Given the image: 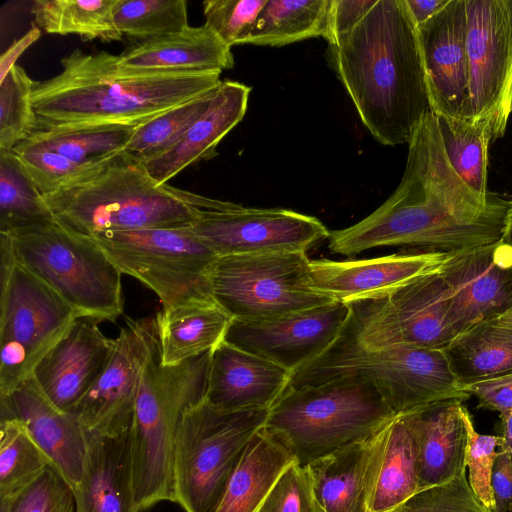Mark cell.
<instances>
[{
	"label": "cell",
	"mask_w": 512,
	"mask_h": 512,
	"mask_svg": "<svg viewBox=\"0 0 512 512\" xmlns=\"http://www.w3.org/2000/svg\"><path fill=\"white\" fill-rule=\"evenodd\" d=\"M507 208L508 201L480 195L457 174L429 110L408 141L397 189L361 221L331 231L328 249L352 256L387 246L452 253L490 245L502 239Z\"/></svg>",
	"instance_id": "1"
},
{
	"label": "cell",
	"mask_w": 512,
	"mask_h": 512,
	"mask_svg": "<svg viewBox=\"0 0 512 512\" xmlns=\"http://www.w3.org/2000/svg\"><path fill=\"white\" fill-rule=\"evenodd\" d=\"M325 56L374 139L408 143L430 101L418 26L405 0H376Z\"/></svg>",
	"instance_id": "2"
},
{
	"label": "cell",
	"mask_w": 512,
	"mask_h": 512,
	"mask_svg": "<svg viewBox=\"0 0 512 512\" xmlns=\"http://www.w3.org/2000/svg\"><path fill=\"white\" fill-rule=\"evenodd\" d=\"M59 74L34 81L38 130L119 124L137 127L216 89L221 71H157L120 66L118 56L75 49Z\"/></svg>",
	"instance_id": "3"
},
{
	"label": "cell",
	"mask_w": 512,
	"mask_h": 512,
	"mask_svg": "<svg viewBox=\"0 0 512 512\" xmlns=\"http://www.w3.org/2000/svg\"><path fill=\"white\" fill-rule=\"evenodd\" d=\"M42 198L58 221L89 237L188 226L202 211L236 204L159 184L123 152L88 177Z\"/></svg>",
	"instance_id": "4"
},
{
	"label": "cell",
	"mask_w": 512,
	"mask_h": 512,
	"mask_svg": "<svg viewBox=\"0 0 512 512\" xmlns=\"http://www.w3.org/2000/svg\"><path fill=\"white\" fill-rule=\"evenodd\" d=\"M395 416L371 383L348 376L318 385L288 386L269 409L264 428L296 463L307 466L368 440Z\"/></svg>",
	"instance_id": "5"
},
{
	"label": "cell",
	"mask_w": 512,
	"mask_h": 512,
	"mask_svg": "<svg viewBox=\"0 0 512 512\" xmlns=\"http://www.w3.org/2000/svg\"><path fill=\"white\" fill-rule=\"evenodd\" d=\"M211 351L178 365H163L159 347L141 378L130 429L133 485L138 511L175 502L174 454L183 412L205 399Z\"/></svg>",
	"instance_id": "6"
},
{
	"label": "cell",
	"mask_w": 512,
	"mask_h": 512,
	"mask_svg": "<svg viewBox=\"0 0 512 512\" xmlns=\"http://www.w3.org/2000/svg\"><path fill=\"white\" fill-rule=\"evenodd\" d=\"M348 376L371 383L396 415L444 400L464 402L471 396L458 383L442 349H367L344 327L325 352L292 373L289 386Z\"/></svg>",
	"instance_id": "7"
},
{
	"label": "cell",
	"mask_w": 512,
	"mask_h": 512,
	"mask_svg": "<svg viewBox=\"0 0 512 512\" xmlns=\"http://www.w3.org/2000/svg\"><path fill=\"white\" fill-rule=\"evenodd\" d=\"M14 259L61 296L79 316L114 321L124 298L119 269L99 244L58 221L0 233Z\"/></svg>",
	"instance_id": "8"
},
{
	"label": "cell",
	"mask_w": 512,
	"mask_h": 512,
	"mask_svg": "<svg viewBox=\"0 0 512 512\" xmlns=\"http://www.w3.org/2000/svg\"><path fill=\"white\" fill-rule=\"evenodd\" d=\"M269 409L223 410L205 399L183 412L175 444V502L185 512H210L243 450Z\"/></svg>",
	"instance_id": "9"
},
{
	"label": "cell",
	"mask_w": 512,
	"mask_h": 512,
	"mask_svg": "<svg viewBox=\"0 0 512 512\" xmlns=\"http://www.w3.org/2000/svg\"><path fill=\"white\" fill-rule=\"evenodd\" d=\"M0 250V395H4L32 376L79 314L19 264L2 240Z\"/></svg>",
	"instance_id": "10"
},
{
	"label": "cell",
	"mask_w": 512,
	"mask_h": 512,
	"mask_svg": "<svg viewBox=\"0 0 512 512\" xmlns=\"http://www.w3.org/2000/svg\"><path fill=\"white\" fill-rule=\"evenodd\" d=\"M92 238L122 274L155 292L162 310L214 301L209 272L217 256L187 226L107 232Z\"/></svg>",
	"instance_id": "11"
},
{
	"label": "cell",
	"mask_w": 512,
	"mask_h": 512,
	"mask_svg": "<svg viewBox=\"0 0 512 512\" xmlns=\"http://www.w3.org/2000/svg\"><path fill=\"white\" fill-rule=\"evenodd\" d=\"M304 252L217 257L209 272L214 301L233 319L265 320L322 306Z\"/></svg>",
	"instance_id": "12"
},
{
	"label": "cell",
	"mask_w": 512,
	"mask_h": 512,
	"mask_svg": "<svg viewBox=\"0 0 512 512\" xmlns=\"http://www.w3.org/2000/svg\"><path fill=\"white\" fill-rule=\"evenodd\" d=\"M441 265V264H440ZM344 329L367 349H444L456 337L438 268L377 297L348 304Z\"/></svg>",
	"instance_id": "13"
},
{
	"label": "cell",
	"mask_w": 512,
	"mask_h": 512,
	"mask_svg": "<svg viewBox=\"0 0 512 512\" xmlns=\"http://www.w3.org/2000/svg\"><path fill=\"white\" fill-rule=\"evenodd\" d=\"M469 98L465 119L488 120L493 141L512 112V14L509 0H465Z\"/></svg>",
	"instance_id": "14"
},
{
	"label": "cell",
	"mask_w": 512,
	"mask_h": 512,
	"mask_svg": "<svg viewBox=\"0 0 512 512\" xmlns=\"http://www.w3.org/2000/svg\"><path fill=\"white\" fill-rule=\"evenodd\" d=\"M187 228L217 257L304 252L328 239L316 217L284 208L202 211Z\"/></svg>",
	"instance_id": "15"
},
{
	"label": "cell",
	"mask_w": 512,
	"mask_h": 512,
	"mask_svg": "<svg viewBox=\"0 0 512 512\" xmlns=\"http://www.w3.org/2000/svg\"><path fill=\"white\" fill-rule=\"evenodd\" d=\"M158 346L155 319H128L105 369L73 413L82 427L103 436L130 431L145 365Z\"/></svg>",
	"instance_id": "16"
},
{
	"label": "cell",
	"mask_w": 512,
	"mask_h": 512,
	"mask_svg": "<svg viewBox=\"0 0 512 512\" xmlns=\"http://www.w3.org/2000/svg\"><path fill=\"white\" fill-rule=\"evenodd\" d=\"M349 313L348 304L333 301L271 319H232L224 341L293 373L330 347Z\"/></svg>",
	"instance_id": "17"
},
{
	"label": "cell",
	"mask_w": 512,
	"mask_h": 512,
	"mask_svg": "<svg viewBox=\"0 0 512 512\" xmlns=\"http://www.w3.org/2000/svg\"><path fill=\"white\" fill-rule=\"evenodd\" d=\"M438 271L457 336L512 308V247L502 241L447 253Z\"/></svg>",
	"instance_id": "18"
},
{
	"label": "cell",
	"mask_w": 512,
	"mask_h": 512,
	"mask_svg": "<svg viewBox=\"0 0 512 512\" xmlns=\"http://www.w3.org/2000/svg\"><path fill=\"white\" fill-rule=\"evenodd\" d=\"M430 110L436 116L465 119L469 98L465 0H450L418 26Z\"/></svg>",
	"instance_id": "19"
},
{
	"label": "cell",
	"mask_w": 512,
	"mask_h": 512,
	"mask_svg": "<svg viewBox=\"0 0 512 512\" xmlns=\"http://www.w3.org/2000/svg\"><path fill=\"white\" fill-rule=\"evenodd\" d=\"M98 321L79 316L35 367L32 378L59 410L72 412L101 375L115 339L106 337Z\"/></svg>",
	"instance_id": "20"
},
{
	"label": "cell",
	"mask_w": 512,
	"mask_h": 512,
	"mask_svg": "<svg viewBox=\"0 0 512 512\" xmlns=\"http://www.w3.org/2000/svg\"><path fill=\"white\" fill-rule=\"evenodd\" d=\"M447 253L417 251L370 259L309 261L315 290L345 304L383 295L437 269Z\"/></svg>",
	"instance_id": "21"
},
{
	"label": "cell",
	"mask_w": 512,
	"mask_h": 512,
	"mask_svg": "<svg viewBox=\"0 0 512 512\" xmlns=\"http://www.w3.org/2000/svg\"><path fill=\"white\" fill-rule=\"evenodd\" d=\"M1 418L19 420L48 458L50 466L77 488L86 451L85 432L71 412L56 408L30 377L8 394L0 395Z\"/></svg>",
	"instance_id": "22"
},
{
	"label": "cell",
	"mask_w": 512,
	"mask_h": 512,
	"mask_svg": "<svg viewBox=\"0 0 512 512\" xmlns=\"http://www.w3.org/2000/svg\"><path fill=\"white\" fill-rule=\"evenodd\" d=\"M418 458L409 413L396 415L369 441L365 512H395L419 491Z\"/></svg>",
	"instance_id": "23"
},
{
	"label": "cell",
	"mask_w": 512,
	"mask_h": 512,
	"mask_svg": "<svg viewBox=\"0 0 512 512\" xmlns=\"http://www.w3.org/2000/svg\"><path fill=\"white\" fill-rule=\"evenodd\" d=\"M292 373L226 341L211 352L205 400L223 410L270 409Z\"/></svg>",
	"instance_id": "24"
},
{
	"label": "cell",
	"mask_w": 512,
	"mask_h": 512,
	"mask_svg": "<svg viewBox=\"0 0 512 512\" xmlns=\"http://www.w3.org/2000/svg\"><path fill=\"white\" fill-rule=\"evenodd\" d=\"M252 88L224 80L209 108L160 155L141 163L153 180L167 184L188 166L216 155L220 141L244 118Z\"/></svg>",
	"instance_id": "25"
},
{
	"label": "cell",
	"mask_w": 512,
	"mask_h": 512,
	"mask_svg": "<svg viewBox=\"0 0 512 512\" xmlns=\"http://www.w3.org/2000/svg\"><path fill=\"white\" fill-rule=\"evenodd\" d=\"M85 432L86 451L75 512H139L135 500L130 431L116 436Z\"/></svg>",
	"instance_id": "26"
},
{
	"label": "cell",
	"mask_w": 512,
	"mask_h": 512,
	"mask_svg": "<svg viewBox=\"0 0 512 512\" xmlns=\"http://www.w3.org/2000/svg\"><path fill=\"white\" fill-rule=\"evenodd\" d=\"M465 408L462 401L450 399L408 412L418 437L419 491L466 472Z\"/></svg>",
	"instance_id": "27"
},
{
	"label": "cell",
	"mask_w": 512,
	"mask_h": 512,
	"mask_svg": "<svg viewBox=\"0 0 512 512\" xmlns=\"http://www.w3.org/2000/svg\"><path fill=\"white\" fill-rule=\"evenodd\" d=\"M120 66L157 71H223L234 66L231 47L205 24L136 42L118 55Z\"/></svg>",
	"instance_id": "28"
},
{
	"label": "cell",
	"mask_w": 512,
	"mask_h": 512,
	"mask_svg": "<svg viewBox=\"0 0 512 512\" xmlns=\"http://www.w3.org/2000/svg\"><path fill=\"white\" fill-rule=\"evenodd\" d=\"M293 462L291 454L263 427L243 450L210 512H259Z\"/></svg>",
	"instance_id": "29"
},
{
	"label": "cell",
	"mask_w": 512,
	"mask_h": 512,
	"mask_svg": "<svg viewBox=\"0 0 512 512\" xmlns=\"http://www.w3.org/2000/svg\"><path fill=\"white\" fill-rule=\"evenodd\" d=\"M232 319L215 301L159 311L155 321L161 363L178 365L213 350L224 340Z\"/></svg>",
	"instance_id": "30"
},
{
	"label": "cell",
	"mask_w": 512,
	"mask_h": 512,
	"mask_svg": "<svg viewBox=\"0 0 512 512\" xmlns=\"http://www.w3.org/2000/svg\"><path fill=\"white\" fill-rule=\"evenodd\" d=\"M443 351L464 389L512 373V328L483 323L458 335Z\"/></svg>",
	"instance_id": "31"
},
{
	"label": "cell",
	"mask_w": 512,
	"mask_h": 512,
	"mask_svg": "<svg viewBox=\"0 0 512 512\" xmlns=\"http://www.w3.org/2000/svg\"><path fill=\"white\" fill-rule=\"evenodd\" d=\"M369 441L350 444L305 466L325 512H365Z\"/></svg>",
	"instance_id": "32"
},
{
	"label": "cell",
	"mask_w": 512,
	"mask_h": 512,
	"mask_svg": "<svg viewBox=\"0 0 512 512\" xmlns=\"http://www.w3.org/2000/svg\"><path fill=\"white\" fill-rule=\"evenodd\" d=\"M136 127L119 124L74 125L38 130L17 146L59 153L82 164H96L121 153Z\"/></svg>",
	"instance_id": "33"
},
{
	"label": "cell",
	"mask_w": 512,
	"mask_h": 512,
	"mask_svg": "<svg viewBox=\"0 0 512 512\" xmlns=\"http://www.w3.org/2000/svg\"><path fill=\"white\" fill-rule=\"evenodd\" d=\"M330 0H267L246 42L281 47L326 33Z\"/></svg>",
	"instance_id": "34"
},
{
	"label": "cell",
	"mask_w": 512,
	"mask_h": 512,
	"mask_svg": "<svg viewBox=\"0 0 512 512\" xmlns=\"http://www.w3.org/2000/svg\"><path fill=\"white\" fill-rule=\"evenodd\" d=\"M117 3L118 0H36L31 12L37 27L48 34L113 42L124 37L114 20Z\"/></svg>",
	"instance_id": "35"
},
{
	"label": "cell",
	"mask_w": 512,
	"mask_h": 512,
	"mask_svg": "<svg viewBox=\"0 0 512 512\" xmlns=\"http://www.w3.org/2000/svg\"><path fill=\"white\" fill-rule=\"evenodd\" d=\"M436 118L446 154L454 170L472 189L482 196H488V150L493 142L489 121L444 116Z\"/></svg>",
	"instance_id": "36"
},
{
	"label": "cell",
	"mask_w": 512,
	"mask_h": 512,
	"mask_svg": "<svg viewBox=\"0 0 512 512\" xmlns=\"http://www.w3.org/2000/svg\"><path fill=\"white\" fill-rule=\"evenodd\" d=\"M53 218L20 158L13 151H0V233L42 225Z\"/></svg>",
	"instance_id": "37"
},
{
	"label": "cell",
	"mask_w": 512,
	"mask_h": 512,
	"mask_svg": "<svg viewBox=\"0 0 512 512\" xmlns=\"http://www.w3.org/2000/svg\"><path fill=\"white\" fill-rule=\"evenodd\" d=\"M217 88L137 126L122 152L140 163L165 152L209 108Z\"/></svg>",
	"instance_id": "38"
},
{
	"label": "cell",
	"mask_w": 512,
	"mask_h": 512,
	"mask_svg": "<svg viewBox=\"0 0 512 512\" xmlns=\"http://www.w3.org/2000/svg\"><path fill=\"white\" fill-rule=\"evenodd\" d=\"M50 466L48 458L17 419L0 421V500L33 482Z\"/></svg>",
	"instance_id": "39"
},
{
	"label": "cell",
	"mask_w": 512,
	"mask_h": 512,
	"mask_svg": "<svg viewBox=\"0 0 512 512\" xmlns=\"http://www.w3.org/2000/svg\"><path fill=\"white\" fill-rule=\"evenodd\" d=\"M185 0H118L117 29L137 42L178 33L188 24Z\"/></svg>",
	"instance_id": "40"
},
{
	"label": "cell",
	"mask_w": 512,
	"mask_h": 512,
	"mask_svg": "<svg viewBox=\"0 0 512 512\" xmlns=\"http://www.w3.org/2000/svg\"><path fill=\"white\" fill-rule=\"evenodd\" d=\"M33 85L19 65H14L0 81V151H12L38 131Z\"/></svg>",
	"instance_id": "41"
},
{
	"label": "cell",
	"mask_w": 512,
	"mask_h": 512,
	"mask_svg": "<svg viewBox=\"0 0 512 512\" xmlns=\"http://www.w3.org/2000/svg\"><path fill=\"white\" fill-rule=\"evenodd\" d=\"M12 151L20 158L41 195L53 193L88 177L115 157L96 164H82L40 148L16 146Z\"/></svg>",
	"instance_id": "42"
},
{
	"label": "cell",
	"mask_w": 512,
	"mask_h": 512,
	"mask_svg": "<svg viewBox=\"0 0 512 512\" xmlns=\"http://www.w3.org/2000/svg\"><path fill=\"white\" fill-rule=\"evenodd\" d=\"M0 502L1 512H75L73 489L51 466L15 495Z\"/></svg>",
	"instance_id": "43"
},
{
	"label": "cell",
	"mask_w": 512,
	"mask_h": 512,
	"mask_svg": "<svg viewBox=\"0 0 512 512\" xmlns=\"http://www.w3.org/2000/svg\"><path fill=\"white\" fill-rule=\"evenodd\" d=\"M267 0H207L205 25L226 45L246 44Z\"/></svg>",
	"instance_id": "44"
},
{
	"label": "cell",
	"mask_w": 512,
	"mask_h": 512,
	"mask_svg": "<svg viewBox=\"0 0 512 512\" xmlns=\"http://www.w3.org/2000/svg\"><path fill=\"white\" fill-rule=\"evenodd\" d=\"M395 512H493L473 492L466 472L418 491Z\"/></svg>",
	"instance_id": "45"
},
{
	"label": "cell",
	"mask_w": 512,
	"mask_h": 512,
	"mask_svg": "<svg viewBox=\"0 0 512 512\" xmlns=\"http://www.w3.org/2000/svg\"><path fill=\"white\" fill-rule=\"evenodd\" d=\"M464 417L468 433L466 452L468 482L476 496L494 512L495 502L491 480L500 437L478 433L467 408L464 410Z\"/></svg>",
	"instance_id": "46"
},
{
	"label": "cell",
	"mask_w": 512,
	"mask_h": 512,
	"mask_svg": "<svg viewBox=\"0 0 512 512\" xmlns=\"http://www.w3.org/2000/svg\"><path fill=\"white\" fill-rule=\"evenodd\" d=\"M259 512H325L308 470L293 462L280 476Z\"/></svg>",
	"instance_id": "47"
},
{
	"label": "cell",
	"mask_w": 512,
	"mask_h": 512,
	"mask_svg": "<svg viewBox=\"0 0 512 512\" xmlns=\"http://www.w3.org/2000/svg\"><path fill=\"white\" fill-rule=\"evenodd\" d=\"M376 0H330L324 39L336 44L368 13Z\"/></svg>",
	"instance_id": "48"
},
{
	"label": "cell",
	"mask_w": 512,
	"mask_h": 512,
	"mask_svg": "<svg viewBox=\"0 0 512 512\" xmlns=\"http://www.w3.org/2000/svg\"><path fill=\"white\" fill-rule=\"evenodd\" d=\"M464 389L478 399V408L500 414L512 409V373L478 382Z\"/></svg>",
	"instance_id": "49"
},
{
	"label": "cell",
	"mask_w": 512,
	"mask_h": 512,
	"mask_svg": "<svg viewBox=\"0 0 512 512\" xmlns=\"http://www.w3.org/2000/svg\"><path fill=\"white\" fill-rule=\"evenodd\" d=\"M491 483L494 512H512V460L502 450H498Z\"/></svg>",
	"instance_id": "50"
},
{
	"label": "cell",
	"mask_w": 512,
	"mask_h": 512,
	"mask_svg": "<svg viewBox=\"0 0 512 512\" xmlns=\"http://www.w3.org/2000/svg\"><path fill=\"white\" fill-rule=\"evenodd\" d=\"M40 36V30L38 27H32L28 33L15 41L13 45L1 56V69H0V81L6 76L9 70L16 65V60L22 54V52Z\"/></svg>",
	"instance_id": "51"
},
{
	"label": "cell",
	"mask_w": 512,
	"mask_h": 512,
	"mask_svg": "<svg viewBox=\"0 0 512 512\" xmlns=\"http://www.w3.org/2000/svg\"><path fill=\"white\" fill-rule=\"evenodd\" d=\"M450 0H405L416 23L420 26L440 12Z\"/></svg>",
	"instance_id": "52"
},
{
	"label": "cell",
	"mask_w": 512,
	"mask_h": 512,
	"mask_svg": "<svg viewBox=\"0 0 512 512\" xmlns=\"http://www.w3.org/2000/svg\"><path fill=\"white\" fill-rule=\"evenodd\" d=\"M497 431L500 437L499 450L506 452L512 460V409L500 414Z\"/></svg>",
	"instance_id": "53"
},
{
	"label": "cell",
	"mask_w": 512,
	"mask_h": 512,
	"mask_svg": "<svg viewBox=\"0 0 512 512\" xmlns=\"http://www.w3.org/2000/svg\"><path fill=\"white\" fill-rule=\"evenodd\" d=\"M501 241L512 247V200L508 201L505 226Z\"/></svg>",
	"instance_id": "54"
},
{
	"label": "cell",
	"mask_w": 512,
	"mask_h": 512,
	"mask_svg": "<svg viewBox=\"0 0 512 512\" xmlns=\"http://www.w3.org/2000/svg\"><path fill=\"white\" fill-rule=\"evenodd\" d=\"M496 323L512 328V308L495 320Z\"/></svg>",
	"instance_id": "55"
},
{
	"label": "cell",
	"mask_w": 512,
	"mask_h": 512,
	"mask_svg": "<svg viewBox=\"0 0 512 512\" xmlns=\"http://www.w3.org/2000/svg\"><path fill=\"white\" fill-rule=\"evenodd\" d=\"M510 8H511V14H512V0H509Z\"/></svg>",
	"instance_id": "56"
}]
</instances>
